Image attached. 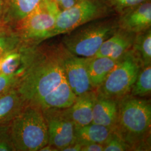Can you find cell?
<instances>
[{
  "label": "cell",
  "mask_w": 151,
  "mask_h": 151,
  "mask_svg": "<svg viewBox=\"0 0 151 151\" xmlns=\"http://www.w3.org/2000/svg\"><path fill=\"white\" fill-rule=\"evenodd\" d=\"M62 43L25 45L24 70L16 88L27 104H36L65 79Z\"/></svg>",
  "instance_id": "obj_1"
},
{
  "label": "cell",
  "mask_w": 151,
  "mask_h": 151,
  "mask_svg": "<svg viewBox=\"0 0 151 151\" xmlns=\"http://www.w3.org/2000/svg\"><path fill=\"white\" fill-rule=\"evenodd\" d=\"M151 105L148 100L127 95L118 100V118L114 132L132 149L145 148L150 137Z\"/></svg>",
  "instance_id": "obj_2"
},
{
  "label": "cell",
  "mask_w": 151,
  "mask_h": 151,
  "mask_svg": "<svg viewBox=\"0 0 151 151\" xmlns=\"http://www.w3.org/2000/svg\"><path fill=\"white\" fill-rule=\"evenodd\" d=\"M14 151H38L48 143V133L43 110L27 104L9 124Z\"/></svg>",
  "instance_id": "obj_3"
},
{
  "label": "cell",
  "mask_w": 151,
  "mask_h": 151,
  "mask_svg": "<svg viewBox=\"0 0 151 151\" xmlns=\"http://www.w3.org/2000/svg\"><path fill=\"white\" fill-rule=\"evenodd\" d=\"M118 28L117 18L99 19L65 34L61 43L72 54L90 58L95 56L103 43Z\"/></svg>",
  "instance_id": "obj_4"
},
{
  "label": "cell",
  "mask_w": 151,
  "mask_h": 151,
  "mask_svg": "<svg viewBox=\"0 0 151 151\" xmlns=\"http://www.w3.org/2000/svg\"><path fill=\"white\" fill-rule=\"evenodd\" d=\"M61 11L54 0H43L37 7L12 28L23 43L35 45L48 39Z\"/></svg>",
  "instance_id": "obj_5"
},
{
  "label": "cell",
  "mask_w": 151,
  "mask_h": 151,
  "mask_svg": "<svg viewBox=\"0 0 151 151\" xmlns=\"http://www.w3.org/2000/svg\"><path fill=\"white\" fill-rule=\"evenodd\" d=\"M141 67L139 61L130 49L96 89L97 95L117 101L129 95Z\"/></svg>",
  "instance_id": "obj_6"
},
{
  "label": "cell",
  "mask_w": 151,
  "mask_h": 151,
  "mask_svg": "<svg viewBox=\"0 0 151 151\" xmlns=\"http://www.w3.org/2000/svg\"><path fill=\"white\" fill-rule=\"evenodd\" d=\"M110 7L103 0H78L74 5L62 10L48 39L70 32L77 27L110 14Z\"/></svg>",
  "instance_id": "obj_7"
},
{
  "label": "cell",
  "mask_w": 151,
  "mask_h": 151,
  "mask_svg": "<svg viewBox=\"0 0 151 151\" xmlns=\"http://www.w3.org/2000/svg\"><path fill=\"white\" fill-rule=\"evenodd\" d=\"M43 110L46 121L48 143L62 151L75 142V125L65 109H47Z\"/></svg>",
  "instance_id": "obj_8"
},
{
  "label": "cell",
  "mask_w": 151,
  "mask_h": 151,
  "mask_svg": "<svg viewBox=\"0 0 151 151\" xmlns=\"http://www.w3.org/2000/svg\"><path fill=\"white\" fill-rule=\"evenodd\" d=\"M62 65L65 78L76 95L93 90L87 69V58L72 54L63 45Z\"/></svg>",
  "instance_id": "obj_9"
},
{
  "label": "cell",
  "mask_w": 151,
  "mask_h": 151,
  "mask_svg": "<svg viewBox=\"0 0 151 151\" xmlns=\"http://www.w3.org/2000/svg\"><path fill=\"white\" fill-rule=\"evenodd\" d=\"M119 13L117 18L119 28L135 34L151 28V0L127 8Z\"/></svg>",
  "instance_id": "obj_10"
},
{
  "label": "cell",
  "mask_w": 151,
  "mask_h": 151,
  "mask_svg": "<svg viewBox=\"0 0 151 151\" xmlns=\"http://www.w3.org/2000/svg\"><path fill=\"white\" fill-rule=\"evenodd\" d=\"M135 33L118 28L112 36L106 40L93 57H108L119 60L132 49Z\"/></svg>",
  "instance_id": "obj_11"
},
{
  "label": "cell",
  "mask_w": 151,
  "mask_h": 151,
  "mask_svg": "<svg viewBox=\"0 0 151 151\" xmlns=\"http://www.w3.org/2000/svg\"><path fill=\"white\" fill-rule=\"evenodd\" d=\"M97 97L95 90L76 97L75 102L65 110L76 127H82L92 123V109Z\"/></svg>",
  "instance_id": "obj_12"
},
{
  "label": "cell",
  "mask_w": 151,
  "mask_h": 151,
  "mask_svg": "<svg viewBox=\"0 0 151 151\" xmlns=\"http://www.w3.org/2000/svg\"><path fill=\"white\" fill-rule=\"evenodd\" d=\"M118 111V101L97 95L92 109V123L105 126L114 131Z\"/></svg>",
  "instance_id": "obj_13"
},
{
  "label": "cell",
  "mask_w": 151,
  "mask_h": 151,
  "mask_svg": "<svg viewBox=\"0 0 151 151\" xmlns=\"http://www.w3.org/2000/svg\"><path fill=\"white\" fill-rule=\"evenodd\" d=\"M77 96L72 91L65 78L54 90L40 99L36 104L42 110L47 109H65L70 107Z\"/></svg>",
  "instance_id": "obj_14"
},
{
  "label": "cell",
  "mask_w": 151,
  "mask_h": 151,
  "mask_svg": "<svg viewBox=\"0 0 151 151\" xmlns=\"http://www.w3.org/2000/svg\"><path fill=\"white\" fill-rule=\"evenodd\" d=\"M43 1L4 0V24L13 27L29 15Z\"/></svg>",
  "instance_id": "obj_15"
},
{
  "label": "cell",
  "mask_w": 151,
  "mask_h": 151,
  "mask_svg": "<svg viewBox=\"0 0 151 151\" xmlns=\"http://www.w3.org/2000/svg\"><path fill=\"white\" fill-rule=\"evenodd\" d=\"M119 60H114L108 57L87 58L88 75L93 90L101 85Z\"/></svg>",
  "instance_id": "obj_16"
},
{
  "label": "cell",
  "mask_w": 151,
  "mask_h": 151,
  "mask_svg": "<svg viewBox=\"0 0 151 151\" xmlns=\"http://www.w3.org/2000/svg\"><path fill=\"white\" fill-rule=\"evenodd\" d=\"M27 103L16 87L0 95V127L8 124Z\"/></svg>",
  "instance_id": "obj_17"
},
{
  "label": "cell",
  "mask_w": 151,
  "mask_h": 151,
  "mask_svg": "<svg viewBox=\"0 0 151 151\" xmlns=\"http://www.w3.org/2000/svg\"><path fill=\"white\" fill-rule=\"evenodd\" d=\"M112 132L109 128L92 123L82 127H75V142L81 146L93 143L104 144Z\"/></svg>",
  "instance_id": "obj_18"
},
{
  "label": "cell",
  "mask_w": 151,
  "mask_h": 151,
  "mask_svg": "<svg viewBox=\"0 0 151 151\" xmlns=\"http://www.w3.org/2000/svg\"><path fill=\"white\" fill-rule=\"evenodd\" d=\"M132 50L142 67L151 65V29L135 34Z\"/></svg>",
  "instance_id": "obj_19"
},
{
  "label": "cell",
  "mask_w": 151,
  "mask_h": 151,
  "mask_svg": "<svg viewBox=\"0 0 151 151\" xmlns=\"http://www.w3.org/2000/svg\"><path fill=\"white\" fill-rule=\"evenodd\" d=\"M24 46L25 45H23L20 48L11 51L1 57V74L20 73L22 75L24 70Z\"/></svg>",
  "instance_id": "obj_20"
},
{
  "label": "cell",
  "mask_w": 151,
  "mask_h": 151,
  "mask_svg": "<svg viewBox=\"0 0 151 151\" xmlns=\"http://www.w3.org/2000/svg\"><path fill=\"white\" fill-rule=\"evenodd\" d=\"M23 45L25 44L12 27L7 25H0V58Z\"/></svg>",
  "instance_id": "obj_21"
},
{
  "label": "cell",
  "mask_w": 151,
  "mask_h": 151,
  "mask_svg": "<svg viewBox=\"0 0 151 151\" xmlns=\"http://www.w3.org/2000/svg\"><path fill=\"white\" fill-rule=\"evenodd\" d=\"M151 92V65L140 68L136 80L130 92L132 96L145 97Z\"/></svg>",
  "instance_id": "obj_22"
},
{
  "label": "cell",
  "mask_w": 151,
  "mask_h": 151,
  "mask_svg": "<svg viewBox=\"0 0 151 151\" xmlns=\"http://www.w3.org/2000/svg\"><path fill=\"white\" fill-rule=\"evenodd\" d=\"M104 151H124L130 150V147L116 133L113 131L104 144Z\"/></svg>",
  "instance_id": "obj_23"
},
{
  "label": "cell",
  "mask_w": 151,
  "mask_h": 151,
  "mask_svg": "<svg viewBox=\"0 0 151 151\" xmlns=\"http://www.w3.org/2000/svg\"><path fill=\"white\" fill-rule=\"evenodd\" d=\"M21 76L20 73L0 74V95L17 86Z\"/></svg>",
  "instance_id": "obj_24"
},
{
  "label": "cell",
  "mask_w": 151,
  "mask_h": 151,
  "mask_svg": "<svg viewBox=\"0 0 151 151\" xmlns=\"http://www.w3.org/2000/svg\"><path fill=\"white\" fill-rule=\"evenodd\" d=\"M147 0H105L108 6L118 12L130 7L138 5Z\"/></svg>",
  "instance_id": "obj_25"
},
{
  "label": "cell",
  "mask_w": 151,
  "mask_h": 151,
  "mask_svg": "<svg viewBox=\"0 0 151 151\" xmlns=\"http://www.w3.org/2000/svg\"><path fill=\"white\" fill-rule=\"evenodd\" d=\"M9 124L0 127V151H14L9 133Z\"/></svg>",
  "instance_id": "obj_26"
},
{
  "label": "cell",
  "mask_w": 151,
  "mask_h": 151,
  "mask_svg": "<svg viewBox=\"0 0 151 151\" xmlns=\"http://www.w3.org/2000/svg\"><path fill=\"white\" fill-rule=\"evenodd\" d=\"M104 144L93 143L82 146L81 151H104Z\"/></svg>",
  "instance_id": "obj_27"
},
{
  "label": "cell",
  "mask_w": 151,
  "mask_h": 151,
  "mask_svg": "<svg viewBox=\"0 0 151 151\" xmlns=\"http://www.w3.org/2000/svg\"><path fill=\"white\" fill-rule=\"evenodd\" d=\"M60 10H65L74 5L78 0H54Z\"/></svg>",
  "instance_id": "obj_28"
},
{
  "label": "cell",
  "mask_w": 151,
  "mask_h": 151,
  "mask_svg": "<svg viewBox=\"0 0 151 151\" xmlns=\"http://www.w3.org/2000/svg\"><path fill=\"white\" fill-rule=\"evenodd\" d=\"M81 146L80 144L77 142H73V143L65 147L61 151H81Z\"/></svg>",
  "instance_id": "obj_29"
},
{
  "label": "cell",
  "mask_w": 151,
  "mask_h": 151,
  "mask_svg": "<svg viewBox=\"0 0 151 151\" xmlns=\"http://www.w3.org/2000/svg\"><path fill=\"white\" fill-rule=\"evenodd\" d=\"M4 10V0H0V25H5L3 22Z\"/></svg>",
  "instance_id": "obj_30"
},
{
  "label": "cell",
  "mask_w": 151,
  "mask_h": 151,
  "mask_svg": "<svg viewBox=\"0 0 151 151\" xmlns=\"http://www.w3.org/2000/svg\"><path fill=\"white\" fill-rule=\"evenodd\" d=\"M40 151H58V150L55 147H54L50 144L48 143L45 146L43 147L40 150H39Z\"/></svg>",
  "instance_id": "obj_31"
},
{
  "label": "cell",
  "mask_w": 151,
  "mask_h": 151,
  "mask_svg": "<svg viewBox=\"0 0 151 151\" xmlns=\"http://www.w3.org/2000/svg\"><path fill=\"white\" fill-rule=\"evenodd\" d=\"M1 58H0V74H1Z\"/></svg>",
  "instance_id": "obj_32"
}]
</instances>
